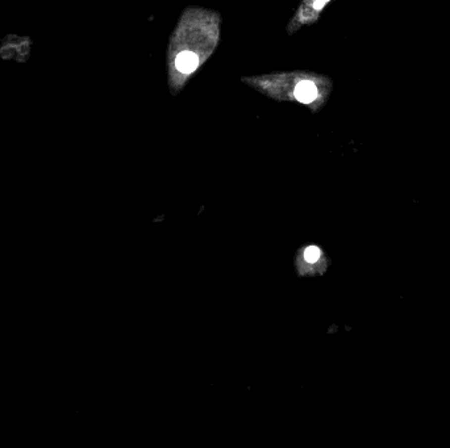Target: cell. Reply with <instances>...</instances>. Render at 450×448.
I'll return each mask as SVG.
<instances>
[{
    "instance_id": "6da1fadb",
    "label": "cell",
    "mask_w": 450,
    "mask_h": 448,
    "mask_svg": "<svg viewBox=\"0 0 450 448\" xmlns=\"http://www.w3.org/2000/svg\"><path fill=\"white\" fill-rule=\"evenodd\" d=\"M316 96H317V90L311 82H300L295 89V97L300 103H311L312 100L316 99Z\"/></svg>"
},
{
    "instance_id": "7a4b0ae2",
    "label": "cell",
    "mask_w": 450,
    "mask_h": 448,
    "mask_svg": "<svg viewBox=\"0 0 450 448\" xmlns=\"http://www.w3.org/2000/svg\"><path fill=\"white\" fill-rule=\"evenodd\" d=\"M175 66H177V69L179 70L181 73L183 74L193 73L198 66L197 55L193 53H190V51L181 53L177 57V59H175Z\"/></svg>"
},
{
    "instance_id": "3957f363",
    "label": "cell",
    "mask_w": 450,
    "mask_h": 448,
    "mask_svg": "<svg viewBox=\"0 0 450 448\" xmlns=\"http://www.w3.org/2000/svg\"><path fill=\"white\" fill-rule=\"evenodd\" d=\"M320 255H321V251L320 249H317L316 246H311V247H308L304 251V258H305V261L311 262V263H315L317 259H320Z\"/></svg>"
}]
</instances>
